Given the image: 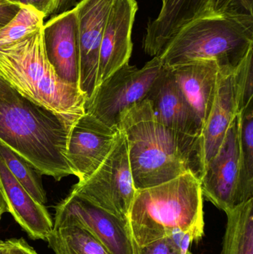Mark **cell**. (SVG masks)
I'll use <instances>...</instances> for the list:
<instances>
[{
  "label": "cell",
  "mask_w": 253,
  "mask_h": 254,
  "mask_svg": "<svg viewBox=\"0 0 253 254\" xmlns=\"http://www.w3.org/2000/svg\"><path fill=\"white\" fill-rule=\"evenodd\" d=\"M117 128L126 135L135 190L172 180L187 172H203L200 137L170 129L156 118L148 100L123 113Z\"/></svg>",
  "instance_id": "1"
},
{
  "label": "cell",
  "mask_w": 253,
  "mask_h": 254,
  "mask_svg": "<svg viewBox=\"0 0 253 254\" xmlns=\"http://www.w3.org/2000/svg\"><path fill=\"white\" fill-rule=\"evenodd\" d=\"M75 124L25 98L0 77V143L42 175L56 181L73 176L66 152Z\"/></svg>",
  "instance_id": "2"
},
{
  "label": "cell",
  "mask_w": 253,
  "mask_h": 254,
  "mask_svg": "<svg viewBox=\"0 0 253 254\" xmlns=\"http://www.w3.org/2000/svg\"><path fill=\"white\" fill-rule=\"evenodd\" d=\"M127 222L132 240L139 246L178 231L198 243L204 235L205 225L200 179L187 172L160 185L136 190Z\"/></svg>",
  "instance_id": "3"
},
{
  "label": "cell",
  "mask_w": 253,
  "mask_h": 254,
  "mask_svg": "<svg viewBox=\"0 0 253 254\" xmlns=\"http://www.w3.org/2000/svg\"><path fill=\"white\" fill-rule=\"evenodd\" d=\"M43 27L0 46V77L25 98L75 124L85 114L86 95L56 74L46 55Z\"/></svg>",
  "instance_id": "4"
},
{
  "label": "cell",
  "mask_w": 253,
  "mask_h": 254,
  "mask_svg": "<svg viewBox=\"0 0 253 254\" xmlns=\"http://www.w3.org/2000/svg\"><path fill=\"white\" fill-rule=\"evenodd\" d=\"M253 49V18L209 16L183 27L159 55L165 68L194 61H215L234 71Z\"/></svg>",
  "instance_id": "5"
},
{
  "label": "cell",
  "mask_w": 253,
  "mask_h": 254,
  "mask_svg": "<svg viewBox=\"0 0 253 254\" xmlns=\"http://www.w3.org/2000/svg\"><path fill=\"white\" fill-rule=\"evenodd\" d=\"M163 70L158 57L152 58L141 68L126 64L98 85L86 101L85 113L117 128L123 113L147 99Z\"/></svg>",
  "instance_id": "6"
},
{
  "label": "cell",
  "mask_w": 253,
  "mask_h": 254,
  "mask_svg": "<svg viewBox=\"0 0 253 254\" xmlns=\"http://www.w3.org/2000/svg\"><path fill=\"white\" fill-rule=\"evenodd\" d=\"M135 191L126 135L120 129L117 140L103 162L86 180L74 185L71 192L127 220Z\"/></svg>",
  "instance_id": "7"
},
{
  "label": "cell",
  "mask_w": 253,
  "mask_h": 254,
  "mask_svg": "<svg viewBox=\"0 0 253 254\" xmlns=\"http://www.w3.org/2000/svg\"><path fill=\"white\" fill-rule=\"evenodd\" d=\"M238 116L229 127L215 155L200 178L202 195L220 210L228 213L243 204L239 188Z\"/></svg>",
  "instance_id": "8"
},
{
  "label": "cell",
  "mask_w": 253,
  "mask_h": 254,
  "mask_svg": "<svg viewBox=\"0 0 253 254\" xmlns=\"http://www.w3.org/2000/svg\"><path fill=\"white\" fill-rule=\"evenodd\" d=\"M114 0H80L74 7L77 16L79 89L86 101L98 86L100 49Z\"/></svg>",
  "instance_id": "9"
},
{
  "label": "cell",
  "mask_w": 253,
  "mask_h": 254,
  "mask_svg": "<svg viewBox=\"0 0 253 254\" xmlns=\"http://www.w3.org/2000/svg\"><path fill=\"white\" fill-rule=\"evenodd\" d=\"M120 134L119 128L106 126L85 113L72 127L66 158L73 176L83 182L108 156Z\"/></svg>",
  "instance_id": "10"
},
{
  "label": "cell",
  "mask_w": 253,
  "mask_h": 254,
  "mask_svg": "<svg viewBox=\"0 0 253 254\" xmlns=\"http://www.w3.org/2000/svg\"><path fill=\"white\" fill-rule=\"evenodd\" d=\"M138 9L136 0H114L100 49L98 86L129 64L133 49L132 28Z\"/></svg>",
  "instance_id": "11"
},
{
  "label": "cell",
  "mask_w": 253,
  "mask_h": 254,
  "mask_svg": "<svg viewBox=\"0 0 253 254\" xmlns=\"http://www.w3.org/2000/svg\"><path fill=\"white\" fill-rule=\"evenodd\" d=\"M56 207L71 215L87 228L110 254H135V242L127 220L120 219L72 192Z\"/></svg>",
  "instance_id": "12"
},
{
  "label": "cell",
  "mask_w": 253,
  "mask_h": 254,
  "mask_svg": "<svg viewBox=\"0 0 253 254\" xmlns=\"http://www.w3.org/2000/svg\"><path fill=\"white\" fill-rule=\"evenodd\" d=\"M157 17L149 21L143 48L150 56L158 57L177 33L194 19L212 16L213 0H160Z\"/></svg>",
  "instance_id": "13"
},
{
  "label": "cell",
  "mask_w": 253,
  "mask_h": 254,
  "mask_svg": "<svg viewBox=\"0 0 253 254\" xmlns=\"http://www.w3.org/2000/svg\"><path fill=\"white\" fill-rule=\"evenodd\" d=\"M43 34L48 59L56 74L64 81L78 86L79 52L74 8L51 16L43 25Z\"/></svg>",
  "instance_id": "14"
},
{
  "label": "cell",
  "mask_w": 253,
  "mask_h": 254,
  "mask_svg": "<svg viewBox=\"0 0 253 254\" xmlns=\"http://www.w3.org/2000/svg\"><path fill=\"white\" fill-rule=\"evenodd\" d=\"M159 122L170 129L200 137L202 125L165 68L147 96Z\"/></svg>",
  "instance_id": "15"
},
{
  "label": "cell",
  "mask_w": 253,
  "mask_h": 254,
  "mask_svg": "<svg viewBox=\"0 0 253 254\" xmlns=\"http://www.w3.org/2000/svg\"><path fill=\"white\" fill-rule=\"evenodd\" d=\"M0 186L8 213L33 240L46 241L53 227L44 204L36 201L15 179L0 157Z\"/></svg>",
  "instance_id": "16"
},
{
  "label": "cell",
  "mask_w": 253,
  "mask_h": 254,
  "mask_svg": "<svg viewBox=\"0 0 253 254\" xmlns=\"http://www.w3.org/2000/svg\"><path fill=\"white\" fill-rule=\"evenodd\" d=\"M238 114L233 71L220 70L215 100L201 133L203 171L208 161L218 152L229 127Z\"/></svg>",
  "instance_id": "17"
},
{
  "label": "cell",
  "mask_w": 253,
  "mask_h": 254,
  "mask_svg": "<svg viewBox=\"0 0 253 254\" xmlns=\"http://www.w3.org/2000/svg\"><path fill=\"white\" fill-rule=\"evenodd\" d=\"M166 68L203 128L215 100L219 67L215 61H194Z\"/></svg>",
  "instance_id": "18"
},
{
  "label": "cell",
  "mask_w": 253,
  "mask_h": 254,
  "mask_svg": "<svg viewBox=\"0 0 253 254\" xmlns=\"http://www.w3.org/2000/svg\"><path fill=\"white\" fill-rule=\"evenodd\" d=\"M53 229L48 237L55 254H110L101 242L77 219L55 207Z\"/></svg>",
  "instance_id": "19"
},
{
  "label": "cell",
  "mask_w": 253,
  "mask_h": 254,
  "mask_svg": "<svg viewBox=\"0 0 253 254\" xmlns=\"http://www.w3.org/2000/svg\"><path fill=\"white\" fill-rule=\"evenodd\" d=\"M226 215L221 254H253V198Z\"/></svg>",
  "instance_id": "20"
},
{
  "label": "cell",
  "mask_w": 253,
  "mask_h": 254,
  "mask_svg": "<svg viewBox=\"0 0 253 254\" xmlns=\"http://www.w3.org/2000/svg\"><path fill=\"white\" fill-rule=\"evenodd\" d=\"M239 188L244 202L253 198V102L238 114Z\"/></svg>",
  "instance_id": "21"
},
{
  "label": "cell",
  "mask_w": 253,
  "mask_h": 254,
  "mask_svg": "<svg viewBox=\"0 0 253 254\" xmlns=\"http://www.w3.org/2000/svg\"><path fill=\"white\" fill-rule=\"evenodd\" d=\"M0 157L15 179L28 193L40 204H46L47 197L41 173L26 160L1 143H0Z\"/></svg>",
  "instance_id": "22"
},
{
  "label": "cell",
  "mask_w": 253,
  "mask_h": 254,
  "mask_svg": "<svg viewBox=\"0 0 253 254\" xmlns=\"http://www.w3.org/2000/svg\"><path fill=\"white\" fill-rule=\"evenodd\" d=\"M45 16L31 5H21L17 14L0 29V46L14 43L44 25Z\"/></svg>",
  "instance_id": "23"
},
{
  "label": "cell",
  "mask_w": 253,
  "mask_h": 254,
  "mask_svg": "<svg viewBox=\"0 0 253 254\" xmlns=\"http://www.w3.org/2000/svg\"><path fill=\"white\" fill-rule=\"evenodd\" d=\"M193 243L190 234L178 231L145 246L135 243V254H192L190 248Z\"/></svg>",
  "instance_id": "24"
},
{
  "label": "cell",
  "mask_w": 253,
  "mask_h": 254,
  "mask_svg": "<svg viewBox=\"0 0 253 254\" xmlns=\"http://www.w3.org/2000/svg\"><path fill=\"white\" fill-rule=\"evenodd\" d=\"M253 49L233 71L238 112L241 113L253 102Z\"/></svg>",
  "instance_id": "25"
},
{
  "label": "cell",
  "mask_w": 253,
  "mask_h": 254,
  "mask_svg": "<svg viewBox=\"0 0 253 254\" xmlns=\"http://www.w3.org/2000/svg\"><path fill=\"white\" fill-rule=\"evenodd\" d=\"M211 14L253 18V0H213Z\"/></svg>",
  "instance_id": "26"
},
{
  "label": "cell",
  "mask_w": 253,
  "mask_h": 254,
  "mask_svg": "<svg viewBox=\"0 0 253 254\" xmlns=\"http://www.w3.org/2000/svg\"><path fill=\"white\" fill-rule=\"evenodd\" d=\"M4 242L1 254H38L24 239L11 238Z\"/></svg>",
  "instance_id": "27"
},
{
  "label": "cell",
  "mask_w": 253,
  "mask_h": 254,
  "mask_svg": "<svg viewBox=\"0 0 253 254\" xmlns=\"http://www.w3.org/2000/svg\"><path fill=\"white\" fill-rule=\"evenodd\" d=\"M20 7L21 4L9 0H0V29L17 14Z\"/></svg>",
  "instance_id": "28"
},
{
  "label": "cell",
  "mask_w": 253,
  "mask_h": 254,
  "mask_svg": "<svg viewBox=\"0 0 253 254\" xmlns=\"http://www.w3.org/2000/svg\"><path fill=\"white\" fill-rule=\"evenodd\" d=\"M80 0H53L49 16H53L68 11L75 7Z\"/></svg>",
  "instance_id": "29"
},
{
  "label": "cell",
  "mask_w": 253,
  "mask_h": 254,
  "mask_svg": "<svg viewBox=\"0 0 253 254\" xmlns=\"http://www.w3.org/2000/svg\"><path fill=\"white\" fill-rule=\"evenodd\" d=\"M53 0H32L31 6L44 14L45 17L49 16V10L53 4Z\"/></svg>",
  "instance_id": "30"
},
{
  "label": "cell",
  "mask_w": 253,
  "mask_h": 254,
  "mask_svg": "<svg viewBox=\"0 0 253 254\" xmlns=\"http://www.w3.org/2000/svg\"><path fill=\"white\" fill-rule=\"evenodd\" d=\"M5 213H8V207H7V203H6L5 199H4L2 190H1V186H0V220L2 218L3 215Z\"/></svg>",
  "instance_id": "31"
},
{
  "label": "cell",
  "mask_w": 253,
  "mask_h": 254,
  "mask_svg": "<svg viewBox=\"0 0 253 254\" xmlns=\"http://www.w3.org/2000/svg\"><path fill=\"white\" fill-rule=\"evenodd\" d=\"M9 1L21 5H31L32 0H9Z\"/></svg>",
  "instance_id": "32"
},
{
  "label": "cell",
  "mask_w": 253,
  "mask_h": 254,
  "mask_svg": "<svg viewBox=\"0 0 253 254\" xmlns=\"http://www.w3.org/2000/svg\"><path fill=\"white\" fill-rule=\"evenodd\" d=\"M4 242L0 241V254H2L3 250H4Z\"/></svg>",
  "instance_id": "33"
}]
</instances>
